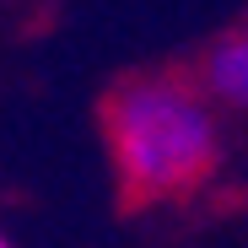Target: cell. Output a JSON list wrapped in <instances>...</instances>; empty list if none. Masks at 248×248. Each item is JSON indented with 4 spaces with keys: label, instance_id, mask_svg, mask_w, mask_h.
I'll return each instance as SVG.
<instances>
[{
    "label": "cell",
    "instance_id": "6da1fadb",
    "mask_svg": "<svg viewBox=\"0 0 248 248\" xmlns=\"http://www.w3.org/2000/svg\"><path fill=\"white\" fill-rule=\"evenodd\" d=\"M103 130L119 168L124 205L189 194L211 178L221 156L216 113L184 76H130L103 103Z\"/></svg>",
    "mask_w": 248,
    "mask_h": 248
},
{
    "label": "cell",
    "instance_id": "7a4b0ae2",
    "mask_svg": "<svg viewBox=\"0 0 248 248\" xmlns=\"http://www.w3.org/2000/svg\"><path fill=\"white\" fill-rule=\"evenodd\" d=\"M205 92L248 113V32H232L205 54Z\"/></svg>",
    "mask_w": 248,
    "mask_h": 248
},
{
    "label": "cell",
    "instance_id": "3957f363",
    "mask_svg": "<svg viewBox=\"0 0 248 248\" xmlns=\"http://www.w3.org/2000/svg\"><path fill=\"white\" fill-rule=\"evenodd\" d=\"M0 248H11V243H6V237H0Z\"/></svg>",
    "mask_w": 248,
    "mask_h": 248
}]
</instances>
